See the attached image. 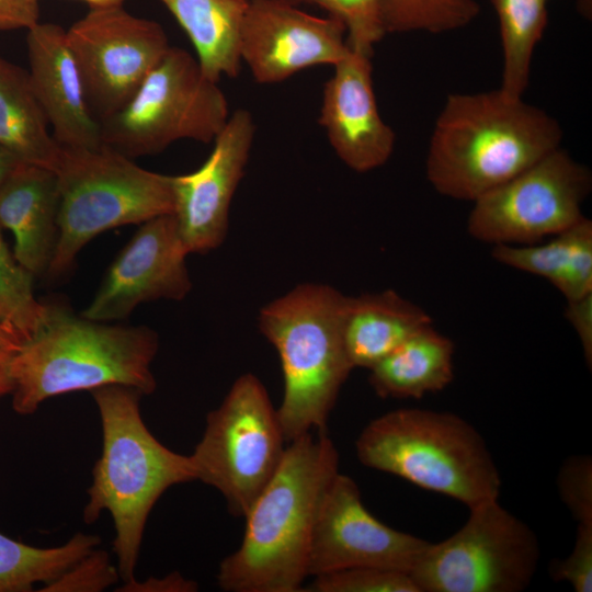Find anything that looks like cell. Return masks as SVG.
I'll return each mask as SVG.
<instances>
[{
	"label": "cell",
	"mask_w": 592,
	"mask_h": 592,
	"mask_svg": "<svg viewBox=\"0 0 592 592\" xmlns=\"http://www.w3.org/2000/svg\"><path fill=\"white\" fill-rule=\"evenodd\" d=\"M338 473L339 454L326 430L289 442L275 474L243 516L240 546L219 565V588L227 592L304 591L319 506Z\"/></svg>",
	"instance_id": "6da1fadb"
},
{
	"label": "cell",
	"mask_w": 592,
	"mask_h": 592,
	"mask_svg": "<svg viewBox=\"0 0 592 592\" xmlns=\"http://www.w3.org/2000/svg\"><path fill=\"white\" fill-rule=\"evenodd\" d=\"M559 122L500 89L451 93L434 123L425 173L443 196L474 202L559 148Z\"/></svg>",
	"instance_id": "7a4b0ae2"
},
{
	"label": "cell",
	"mask_w": 592,
	"mask_h": 592,
	"mask_svg": "<svg viewBox=\"0 0 592 592\" xmlns=\"http://www.w3.org/2000/svg\"><path fill=\"white\" fill-rule=\"evenodd\" d=\"M158 346V334L146 326L109 325L47 303L42 323L12 362V408L29 415L52 397L114 384L151 395Z\"/></svg>",
	"instance_id": "3957f363"
},
{
	"label": "cell",
	"mask_w": 592,
	"mask_h": 592,
	"mask_svg": "<svg viewBox=\"0 0 592 592\" xmlns=\"http://www.w3.org/2000/svg\"><path fill=\"white\" fill-rule=\"evenodd\" d=\"M102 425V452L92 469L83 521L94 523L103 511L114 522L113 551L123 582L135 579L150 511L172 486L196 480L190 455L161 444L140 414L141 391L106 385L90 391Z\"/></svg>",
	"instance_id": "277c9868"
},
{
	"label": "cell",
	"mask_w": 592,
	"mask_h": 592,
	"mask_svg": "<svg viewBox=\"0 0 592 592\" xmlns=\"http://www.w3.org/2000/svg\"><path fill=\"white\" fill-rule=\"evenodd\" d=\"M348 296L330 285L304 283L263 306L260 332L280 356L284 394L277 410L287 443L326 430L353 366L343 319Z\"/></svg>",
	"instance_id": "5b68a950"
},
{
	"label": "cell",
	"mask_w": 592,
	"mask_h": 592,
	"mask_svg": "<svg viewBox=\"0 0 592 592\" xmlns=\"http://www.w3.org/2000/svg\"><path fill=\"white\" fill-rule=\"evenodd\" d=\"M366 467L469 508L498 499L501 477L480 433L457 414L402 408L372 420L355 442Z\"/></svg>",
	"instance_id": "8992f818"
},
{
	"label": "cell",
	"mask_w": 592,
	"mask_h": 592,
	"mask_svg": "<svg viewBox=\"0 0 592 592\" xmlns=\"http://www.w3.org/2000/svg\"><path fill=\"white\" fill-rule=\"evenodd\" d=\"M54 172L60 201L48 277L67 273L79 251L98 235L173 214V175L143 169L103 144L62 147Z\"/></svg>",
	"instance_id": "52a82bcc"
},
{
	"label": "cell",
	"mask_w": 592,
	"mask_h": 592,
	"mask_svg": "<svg viewBox=\"0 0 592 592\" xmlns=\"http://www.w3.org/2000/svg\"><path fill=\"white\" fill-rule=\"evenodd\" d=\"M229 118L228 101L190 53L169 47L130 100L102 121V144L133 159L180 139L215 140Z\"/></svg>",
	"instance_id": "ba28073f"
},
{
	"label": "cell",
	"mask_w": 592,
	"mask_h": 592,
	"mask_svg": "<svg viewBox=\"0 0 592 592\" xmlns=\"http://www.w3.org/2000/svg\"><path fill=\"white\" fill-rule=\"evenodd\" d=\"M285 442L264 385L255 375L243 374L206 417L202 439L190 455L196 480L217 489L229 512L243 517L275 474Z\"/></svg>",
	"instance_id": "9c48e42d"
},
{
	"label": "cell",
	"mask_w": 592,
	"mask_h": 592,
	"mask_svg": "<svg viewBox=\"0 0 592 592\" xmlns=\"http://www.w3.org/2000/svg\"><path fill=\"white\" fill-rule=\"evenodd\" d=\"M539 555L531 527L492 499L469 508L455 534L430 543L409 574L420 592H521Z\"/></svg>",
	"instance_id": "30bf717a"
},
{
	"label": "cell",
	"mask_w": 592,
	"mask_h": 592,
	"mask_svg": "<svg viewBox=\"0 0 592 592\" xmlns=\"http://www.w3.org/2000/svg\"><path fill=\"white\" fill-rule=\"evenodd\" d=\"M589 168L561 147L473 202L467 231L482 242L532 244L584 217Z\"/></svg>",
	"instance_id": "8fae6325"
},
{
	"label": "cell",
	"mask_w": 592,
	"mask_h": 592,
	"mask_svg": "<svg viewBox=\"0 0 592 592\" xmlns=\"http://www.w3.org/2000/svg\"><path fill=\"white\" fill-rule=\"evenodd\" d=\"M66 36L99 123L130 100L170 47L159 23L135 16L123 5L90 8Z\"/></svg>",
	"instance_id": "7c38bea8"
},
{
	"label": "cell",
	"mask_w": 592,
	"mask_h": 592,
	"mask_svg": "<svg viewBox=\"0 0 592 592\" xmlns=\"http://www.w3.org/2000/svg\"><path fill=\"white\" fill-rule=\"evenodd\" d=\"M429 544L375 517L363 504L357 483L339 471L319 506L308 574L315 577L354 567L410 573Z\"/></svg>",
	"instance_id": "4fadbf2b"
},
{
	"label": "cell",
	"mask_w": 592,
	"mask_h": 592,
	"mask_svg": "<svg viewBox=\"0 0 592 592\" xmlns=\"http://www.w3.org/2000/svg\"><path fill=\"white\" fill-rule=\"evenodd\" d=\"M349 50L345 26L335 18L311 15L281 0H249L240 58L258 83H278L311 67L334 66Z\"/></svg>",
	"instance_id": "5bb4252c"
},
{
	"label": "cell",
	"mask_w": 592,
	"mask_h": 592,
	"mask_svg": "<svg viewBox=\"0 0 592 592\" xmlns=\"http://www.w3.org/2000/svg\"><path fill=\"white\" fill-rule=\"evenodd\" d=\"M187 254L173 214L140 224L81 315L109 322L128 317L144 301L182 300L192 288Z\"/></svg>",
	"instance_id": "9a60e30c"
},
{
	"label": "cell",
	"mask_w": 592,
	"mask_h": 592,
	"mask_svg": "<svg viewBox=\"0 0 592 592\" xmlns=\"http://www.w3.org/2000/svg\"><path fill=\"white\" fill-rule=\"evenodd\" d=\"M254 135L252 114L238 109L229 115L204 163L191 173L173 175V215L189 254L208 252L224 242L230 204Z\"/></svg>",
	"instance_id": "2e32d148"
},
{
	"label": "cell",
	"mask_w": 592,
	"mask_h": 592,
	"mask_svg": "<svg viewBox=\"0 0 592 592\" xmlns=\"http://www.w3.org/2000/svg\"><path fill=\"white\" fill-rule=\"evenodd\" d=\"M372 55L350 47L326 81L318 122L339 159L356 172L384 166L396 144L394 129L380 116Z\"/></svg>",
	"instance_id": "e0dca14e"
},
{
	"label": "cell",
	"mask_w": 592,
	"mask_h": 592,
	"mask_svg": "<svg viewBox=\"0 0 592 592\" xmlns=\"http://www.w3.org/2000/svg\"><path fill=\"white\" fill-rule=\"evenodd\" d=\"M26 44L30 84L55 140L67 148L101 146L100 123L90 111L66 30L38 22L27 30Z\"/></svg>",
	"instance_id": "ac0fdd59"
},
{
	"label": "cell",
	"mask_w": 592,
	"mask_h": 592,
	"mask_svg": "<svg viewBox=\"0 0 592 592\" xmlns=\"http://www.w3.org/2000/svg\"><path fill=\"white\" fill-rule=\"evenodd\" d=\"M59 201L56 173L35 164L18 163L0 187V227L13 234V254L34 276L53 260Z\"/></svg>",
	"instance_id": "d6986e66"
},
{
	"label": "cell",
	"mask_w": 592,
	"mask_h": 592,
	"mask_svg": "<svg viewBox=\"0 0 592 592\" xmlns=\"http://www.w3.org/2000/svg\"><path fill=\"white\" fill-rule=\"evenodd\" d=\"M432 325L420 306L392 289L348 296L343 337L353 366L371 369L405 341Z\"/></svg>",
	"instance_id": "ffe728a7"
},
{
	"label": "cell",
	"mask_w": 592,
	"mask_h": 592,
	"mask_svg": "<svg viewBox=\"0 0 592 592\" xmlns=\"http://www.w3.org/2000/svg\"><path fill=\"white\" fill-rule=\"evenodd\" d=\"M491 255L501 264L547 280L566 300L592 293V221L585 216L548 241L497 244Z\"/></svg>",
	"instance_id": "44dd1931"
},
{
	"label": "cell",
	"mask_w": 592,
	"mask_h": 592,
	"mask_svg": "<svg viewBox=\"0 0 592 592\" xmlns=\"http://www.w3.org/2000/svg\"><path fill=\"white\" fill-rule=\"evenodd\" d=\"M186 33L204 75L215 82L241 68L240 34L249 0H159Z\"/></svg>",
	"instance_id": "7402d4cb"
},
{
	"label": "cell",
	"mask_w": 592,
	"mask_h": 592,
	"mask_svg": "<svg viewBox=\"0 0 592 592\" xmlns=\"http://www.w3.org/2000/svg\"><path fill=\"white\" fill-rule=\"evenodd\" d=\"M454 343L429 326L369 369L368 382L382 398H422L454 378Z\"/></svg>",
	"instance_id": "603a6c76"
},
{
	"label": "cell",
	"mask_w": 592,
	"mask_h": 592,
	"mask_svg": "<svg viewBox=\"0 0 592 592\" xmlns=\"http://www.w3.org/2000/svg\"><path fill=\"white\" fill-rule=\"evenodd\" d=\"M47 125L27 72L0 57V147L19 162L55 171L62 147Z\"/></svg>",
	"instance_id": "cb8c5ba5"
},
{
	"label": "cell",
	"mask_w": 592,
	"mask_h": 592,
	"mask_svg": "<svg viewBox=\"0 0 592 592\" xmlns=\"http://www.w3.org/2000/svg\"><path fill=\"white\" fill-rule=\"evenodd\" d=\"M499 22L503 69L500 90L522 98L535 48L547 26V0H489Z\"/></svg>",
	"instance_id": "d4e9b609"
},
{
	"label": "cell",
	"mask_w": 592,
	"mask_h": 592,
	"mask_svg": "<svg viewBox=\"0 0 592 592\" xmlns=\"http://www.w3.org/2000/svg\"><path fill=\"white\" fill-rule=\"evenodd\" d=\"M100 542L96 535L78 533L60 546L39 548L0 533V592H29L36 583L53 582Z\"/></svg>",
	"instance_id": "484cf974"
},
{
	"label": "cell",
	"mask_w": 592,
	"mask_h": 592,
	"mask_svg": "<svg viewBox=\"0 0 592 592\" xmlns=\"http://www.w3.org/2000/svg\"><path fill=\"white\" fill-rule=\"evenodd\" d=\"M388 33L455 31L473 22L480 11L476 0H377Z\"/></svg>",
	"instance_id": "4316f807"
},
{
	"label": "cell",
	"mask_w": 592,
	"mask_h": 592,
	"mask_svg": "<svg viewBox=\"0 0 592 592\" xmlns=\"http://www.w3.org/2000/svg\"><path fill=\"white\" fill-rule=\"evenodd\" d=\"M34 275L10 252L0 227V321L10 322L29 339L42 323L46 304L33 293Z\"/></svg>",
	"instance_id": "83f0119b"
},
{
	"label": "cell",
	"mask_w": 592,
	"mask_h": 592,
	"mask_svg": "<svg viewBox=\"0 0 592 592\" xmlns=\"http://www.w3.org/2000/svg\"><path fill=\"white\" fill-rule=\"evenodd\" d=\"M298 7L316 5L343 23L346 41L351 48L372 55L375 45L383 39L386 31L377 0H281Z\"/></svg>",
	"instance_id": "f1b7e54d"
},
{
	"label": "cell",
	"mask_w": 592,
	"mask_h": 592,
	"mask_svg": "<svg viewBox=\"0 0 592 592\" xmlns=\"http://www.w3.org/2000/svg\"><path fill=\"white\" fill-rule=\"evenodd\" d=\"M305 591L420 592L408 572L377 567H354L314 577Z\"/></svg>",
	"instance_id": "f546056e"
},
{
	"label": "cell",
	"mask_w": 592,
	"mask_h": 592,
	"mask_svg": "<svg viewBox=\"0 0 592 592\" xmlns=\"http://www.w3.org/2000/svg\"><path fill=\"white\" fill-rule=\"evenodd\" d=\"M121 579L105 550L94 548L41 591L100 592Z\"/></svg>",
	"instance_id": "4dcf8cb0"
},
{
	"label": "cell",
	"mask_w": 592,
	"mask_h": 592,
	"mask_svg": "<svg viewBox=\"0 0 592 592\" xmlns=\"http://www.w3.org/2000/svg\"><path fill=\"white\" fill-rule=\"evenodd\" d=\"M561 501L579 524L592 525V459L571 456L560 467L557 478Z\"/></svg>",
	"instance_id": "1f68e13d"
},
{
	"label": "cell",
	"mask_w": 592,
	"mask_h": 592,
	"mask_svg": "<svg viewBox=\"0 0 592 592\" xmlns=\"http://www.w3.org/2000/svg\"><path fill=\"white\" fill-rule=\"evenodd\" d=\"M555 581L569 583L576 592L592 591V525H577L574 545L568 557L549 568Z\"/></svg>",
	"instance_id": "d6a6232c"
},
{
	"label": "cell",
	"mask_w": 592,
	"mask_h": 592,
	"mask_svg": "<svg viewBox=\"0 0 592 592\" xmlns=\"http://www.w3.org/2000/svg\"><path fill=\"white\" fill-rule=\"evenodd\" d=\"M565 316L580 341L589 368L592 366V293L567 300Z\"/></svg>",
	"instance_id": "836d02e7"
},
{
	"label": "cell",
	"mask_w": 592,
	"mask_h": 592,
	"mask_svg": "<svg viewBox=\"0 0 592 592\" xmlns=\"http://www.w3.org/2000/svg\"><path fill=\"white\" fill-rule=\"evenodd\" d=\"M25 340L12 323L0 321V400L13 391L12 362Z\"/></svg>",
	"instance_id": "e575fe53"
},
{
	"label": "cell",
	"mask_w": 592,
	"mask_h": 592,
	"mask_svg": "<svg viewBox=\"0 0 592 592\" xmlns=\"http://www.w3.org/2000/svg\"><path fill=\"white\" fill-rule=\"evenodd\" d=\"M39 22V0H0V31L30 30Z\"/></svg>",
	"instance_id": "d590c367"
},
{
	"label": "cell",
	"mask_w": 592,
	"mask_h": 592,
	"mask_svg": "<svg viewBox=\"0 0 592 592\" xmlns=\"http://www.w3.org/2000/svg\"><path fill=\"white\" fill-rule=\"evenodd\" d=\"M198 589L197 583L187 580L179 572H172L163 578H149L145 581L136 579L123 582L116 591L124 592H193Z\"/></svg>",
	"instance_id": "8d00e7d4"
},
{
	"label": "cell",
	"mask_w": 592,
	"mask_h": 592,
	"mask_svg": "<svg viewBox=\"0 0 592 592\" xmlns=\"http://www.w3.org/2000/svg\"><path fill=\"white\" fill-rule=\"evenodd\" d=\"M18 163L11 153L0 147V187Z\"/></svg>",
	"instance_id": "74e56055"
},
{
	"label": "cell",
	"mask_w": 592,
	"mask_h": 592,
	"mask_svg": "<svg viewBox=\"0 0 592 592\" xmlns=\"http://www.w3.org/2000/svg\"><path fill=\"white\" fill-rule=\"evenodd\" d=\"M90 5V8H110L123 5L125 0H81Z\"/></svg>",
	"instance_id": "f35d334b"
},
{
	"label": "cell",
	"mask_w": 592,
	"mask_h": 592,
	"mask_svg": "<svg viewBox=\"0 0 592 592\" xmlns=\"http://www.w3.org/2000/svg\"><path fill=\"white\" fill-rule=\"evenodd\" d=\"M580 8L583 12H591V0H580Z\"/></svg>",
	"instance_id": "ab89813d"
}]
</instances>
